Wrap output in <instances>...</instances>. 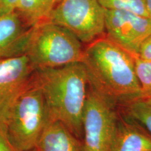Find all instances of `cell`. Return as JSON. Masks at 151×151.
<instances>
[{"label": "cell", "mask_w": 151, "mask_h": 151, "mask_svg": "<svg viewBox=\"0 0 151 151\" xmlns=\"http://www.w3.org/2000/svg\"><path fill=\"white\" fill-rule=\"evenodd\" d=\"M89 86L117 106L141 97L135 56L103 35L84 48Z\"/></svg>", "instance_id": "cell-1"}, {"label": "cell", "mask_w": 151, "mask_h": 151, "mask_svg": "<svg viewBox=\"0 0 151 151\" xmlns=\"http://www.w3.org/2000/svg\"><path fill=\"white\" fill-rule=\"evenodd\" d=\"M33 80L42 92L48 118L61 122L82 141L83 116L89 86L83 63L35 69Z\"/></svg>", "instance_id": "cell-2"}, {"label": "cell", "mask_w": 151, "mask_h": 151, "mask_svg": "<svg viewBox=\"0 0 151 151\" xmlns=\"http://www.w3.org/2000/svg\"><path fill=\"white\" fill-rule=\"evenodd\" d=\"M83 43L65 28L50 21L31 27L24 55L34 69L82 62Z\"/></svg>", "instance_id": "cell-3"}, {"label": "cell", "mask_w": 151, "mask_h": 151, "mask_svg": "<svg viewBox=\"0 0 151 151\" xmlns=\"http://www.w3.org/2000/svg\"><path fill=\"white\" fill-rule=\"evenodd\" d=\"M48 120L44 98L32 76L11 111L6 135L18 150L35 151Z\"/></svg>", "instance_id": "cell-4"}, {"label": "cell", "mask_w": 151, "mask_h": 151, "mask_svg": "<svg viewBox=\"0 0 151 151\" xmlns=\"http://www.w3.org/2000/svg\"><path fill=\"white\" fill-rule=\"evenodd\" d=\"M117 106L91 87L83 116V150L112 151L119 116Z\"/></svg>", "instance_id": "cell-5"}, {"label": "cell", "mask_w": 151, "mask_h": 151, "mask_svg": "<svg viewBox=\"0 0 151 151\" xmlns=\"http://www.w3.org/2000/svg\"><path fill=\"white\" fill-rule=\"evenodd\" d=\"M48 21L69 30L86 44L105 35V9L99 0H60Z\"/></svg>", "instance_id": "cell-6"}, {"label": "cell", "mask_w": 151, "mask_h": 151, "mask_svg": "<svg viewBox=\"0 0 151 151\" xmlns=\"http://www.w3.org/2000/svg\"><path fill=\"white\" fill-rule=\"evenodd\" d=\"M105 35L136 57L151 35V18L127 11L105 9Z\"/></svg>", "instance_id": "cell-7"}, {"label": "cell", "mask_w": 151, "mask_h": 151, "mask_svg": "<svg viewBox=\"0 0 151 151\" xmlns=\"http://www.w3.org/2000/svg\"><path fill=\"white\" fill-rule=\"evenodd\" d=\"M35 69L26 55L0 62V129L5 132L11 111L33 76Z\"/></svg>", "instance_id": "cell-8"}, {"label": "cell", "mask_w": 151, "mask_h": 151, "mask_svg": "<svg viewBox=\"0 0 151 151\" xmlns=\"http://www.w3.org/2000/svg\"><path fill=\"white\" fill-rule=\"evenodd\" d=\"M30 32L15 11L0 16V62L24 55Z\"/></svg>", "instance_id": "cell-9"}, {"label": "cell", "mask_w": 151, "mask_h": 151, "mask_svg": "<svg viewBox=\"0 0 151 151\" xmlns=\"http://www.w3.org/2000/svg\"><path fill=\"white\" fill-rule=\"evenodd\" d=\"M35 151H83L82 141L64 124L48 118Z\"/></svg>", "instance_id": "cell-10"}, {"label": "cell", "mask_w": 151, "mask_h": 151, "mask_svg": "<svg viewBox=\"0 0 151 151\" xmlns=\"http://www.w3.org/2000/svg\"><path fill=\"white\" fill-rule=\"evenodd\" d=\"M112 151H151V134L135 120L120 116Z\"/></svg>", "instance_id": "cell-11"}, {"label": "cell", "mask_w": 151, "mask_h": 151, "mask_svg": "<svg viewBox=\"0 0 151 151\" xmlns=\"http://www.w3.org/2000/svg\"><path fill=\"white\" fill-rule=\"evenodd\" d=\"M60 0H18L15 12L27 27L46 22Z\"/></svg>", "instance_id": "cell-12"}, {"label": "cell", "mask_w": 151, "mask_h": 151, "mask_svg": "<svg viewBox=\"0 0 151 151\" xmlns=\"http://www.w3.org/2000/svg\"><path fill=\"white\" fill-rule=\"evenodd\" d=\"M123 108L126 116L140 124L151 134V99L141 97Z\"/></svg>", "instance_id": "cell-13"}, {"label": "cell", "mask_w": 151, "mask_h": 151, "mask_svg": "<svg viewBox=\"0 0 151 151\" xmlns=\"http://www.w3.org/2000/svg\"><path fill=\"white\" fill-rule=\"evenodd\" d=\"M99 1L106 10L127 11L150 17L145 0H99Z\"/></svg>", "instance_id": "cell-14"}, {"label": "cell", "mask_w": 151, "mask_h": 151, "mask_svg": "<svg viewBox=\"0 0 151 151\" xmlns=\"http://www.w3.org/2000/svg\"><path fill=\"white\" fill-rule=\"evenodd\" d=\"M135 65L141 97L151 99V60H143L136 56Z\"/></svg>", "instance_id": "cell-15"}, {"label": "cell", "mask_w": 151, "mask_h": 151, "mask_svg": "<svg viewBox=\"0 0 151 151\" xmlns=\"http://www.w3.org/2000/svg\"><path fill=\"white\" fill-rule=\"evenodd\" d=\"M18 0H0V16L14 12Z\"/></svg>", "instance_id": "cell-16"}, {"label": "cell", "mask_w": 151, "mask_h": 151, "mask_svg": "<svg viewBox=\"0 0 151 151\" xmlns=\"http://www.w3.org/2000/svg\"><path fill=\"white\" fill-rule=\"evenodd\" d=\"M137 56L141 59L151 60V35L141 45Z\"/></svg>", "instance_id": "cell-17"}, {"label": "cell", "mask_w": 151, "mask_h": 151, "mask_svg": "<svg viewBox=\"0 0 151 151\" xmlns=\"http://www.w3.org/2000/svg\"><path fill=\"white\" fill-rule=\"evenodd\" d=\"M0 151H20L13 146L4 132L0 129Z\"/></svg>", "instance_id": "cell-18"}, {"label": "cell", "mask_w": 151, "mask_h": 151, "mask_svg": "<svg viewBox=\"0 0 151 151\" xmlns=\"http://www.w3.org/2000/svg\"><path fill=\"white\" fill-rule=\"evenodd\" d=\"M146 4V8L149 14V16L151 18V0H145Z\"/></svg>", "instance_id": "cell-19"}]
</instances>
